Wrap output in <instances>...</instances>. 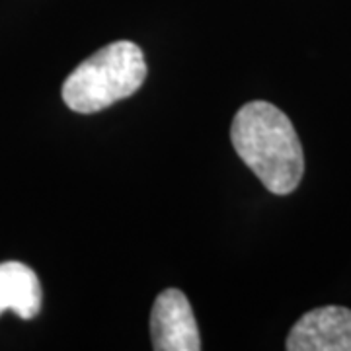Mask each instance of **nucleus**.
<instances>
[{
    "mask_svg": "<svg viewBox=\"0 0 351 351\" xmlns=\"http://www.w3.org/2000/svg\"><path fill=\"white\" fill-rule=\"evenodd\" d=\"M151 336L156 351L201 350L195 316L180 289H166L156 297L151 313Z\"/></svg>",
    "mask_w": 351,
    "mask_h": 351,
    "instance_id": "nucleus-3",
    "label": "nucleus"
},
{
    "mask_svg": "<svg viewBox=\"0 0 351 351\" xmlns=\"http://www.w3.org/2000/svg\"><path fill=\"white\" fill-rule=\"evenodd\" d=\"M147 78L145 55L131 41H115L76 66L63 84L64 104L76 113H96L129 98Z\"/></svg>",
    "mask_w": 351,
    "mask_h": 351,
    "instance_id": "nucleus-2",
    "label": "nucleus"
},
{
    "mask_svg": "<svg viewBox=\"0 0 351 351\" xmlns=\"http://www.w3.org/2000/svg\"><path fill=\"white\" fill-rule=\"evenodd\" d=\"M230 141L242 162L271 193L287 195L301 184V141L291 119L274 104L250 101L242 106L232 119Z\"/></svg>",
    "mask_w": 351,
    "mask_h": 351,
    "instance_id": "nucleus-1",
    "label": "nucleus"
},
{
    "mask_svg": "<svg viewBox=\"0 0 351 351\" xmlns=\"http://www.w3.org/2000/svg\"><path fill=\"white\" fill-rule=\"evenodd\" d=\"M285 348L289 351H351V311L322 306L302 314L291 328Z\"/></svg>",
    "mask_w": 351,
    "mask_h": 351,
    "instance_id": "nucleus-4",
    "label": "nucleus"
},
{
    "mask_svg": "<svg viewBox=\"0 0 351 351\" xmlns=\"http://www.w3.org/2000/svg\"><path fill=\"white\" fill-rule=\"evenodd\" d=\"M14 311L32 320L41 311V283L32 267L22 262L0 263V314Z\"/></svg>",
    "mask_w": 351,
    "mask_h": 351,
    "instance_id": "nucleus-5",
    "label": "nucleus"
}]
</instances>
